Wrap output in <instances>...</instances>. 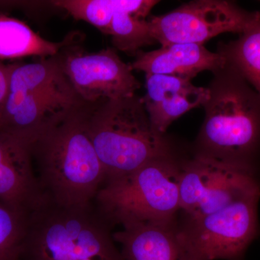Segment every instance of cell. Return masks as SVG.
Wrapping results in <instances>:
<instances>
[{
  "label": "cell",
  "mask_w": 260,
  "mask_h": 260,
  "mask_svg": "<svg viewBox=\"0 0 260 260\" xmlns=\"http://www.w3.org/2000/svg\"><path fill=\"white\" fill-rule=\"evenodd\" d=\"M75 44L76 40L65 46L58 55L64 75L83 102L93 105L136 95L140 83L116 50L108 48L90 54Z\"/></svg>",
  "instance_id": "obj_8"
},
{
  "label": "cell",
  "mask_w": 260,
  "mask_h": 260,
  "mask_svg": "<svg viewBox=\"0 0 260 260\" xmlns=\"http://www.w3.org/2000/svg\"><path fill=\"white\" fill-rule=\"evenodd\" d=\"M227 64L225 56L208 51L203 45L174 44L157 50L140 51L134 62L133 70L145 75H165L191 80L200 72L218 70Z\"/></svg>",
  "instance_id": "obj_14"
},
{
  "label": "cell",
  "mask_w": 260,
  "mask_h": 260,
  "mask_svg": "<svg viewBox=\"0 0 260 260\" xmlns=\"http://www.w3.org/2000/svg\"><path fill=\"white\" fill-rule=\"evenodd\" d=\"M253 13L221 0H200L148 20L150 32L162 47L174 44L203 45L223 32L242 34Z\"/></svg>",
  "instance_id": "obj_9"
},
{
  "label": "cell",
  "mask_w": 260,
  "mask_h": 260,
  "mask_svg": "<svg viewBox=\"0 0 260 260\" xmlns=\"http://www.w3.org/2000/svg\"><path fill=\"white\" fill-rule=\"evenodd\" d=\"M28 216L0 202V260H20Z\"/></svg>",
  "instance_id": "obj_19"
},
{
  "label": "cell",
  "mask_w": 260,
  "mask_h": 260,
  "mask_svg": "<svg viewBox=\"0 0 260 260\" xmlns=\"http://www.w3.org/2000/svg\"><path fill=\"white\" fill-rule=\"evenodd\" d=\"M146 94L142 97L155 131L164 135L173 121L211 99L210 89L197 87L191 80L165 75H145Z\"/></svg>",
  "instance_id": "obj_13"
},
{
  "label": "cell",
  "mask_w": 260,
  "mask_h": 260,
  "mask_svg": "<svg viewBox=\"0 0 260 260\" xmlns=\"http://www.w3.org/2000/svg\"><path fill=\"white\" fill-rule=\"evenodd\" d=\"M113 233L123 260H198L176 218L126 222Z\"/></svg>",
  "instance_id": "obj_11"
},
{
  "label": "cell",
  "mask_w": 260,
  "mask_h": 260,
  "mask_svg": "<svg viewBox=\"0 0 260 260\" xmlns=\"http://www.w3.org/2000/svg\"><path fill=\"white\" fill-rule=\"evenodd\" d=\"M75 39L69 37L61 42H49L21 20L0 15V61L26 56L50 57Z\"/></svg>",
  "instance_id": "obj_15"
},
{
  "label": "cell",
  "mask_w": 260,
  "mask_h": 260,
  "mask_svg": "<svg viewBox=\"0 0 260 260\" xmlns=\"http://www.w3.org/2000/svg\"><path fill=\"white\" fill-rule=\"evenodd\" d=\"M221 54L251 84L260 98V11L253 13L239 39L231 43Z\"/></svg>",
  "instance_id": "obj_17"
},
{
  "label": "cell",
  "mask_w": 260,
  "mask_h": 260,
  "mask_svg": "<svg viewBox=\"0 0 260 260\" xmlns=\"http://www.w3.org/2000/svg\"><path fill=\"white\" fill-rule=\"evenodd\" d=\"M258 190L260 181L254 168L201 154L181 164L180 210L188 219L213 213Z\"/></svg>",
  "instance_id": "obj_6"
},
{
  "label": "cell",
  "mask_w": 260,
  "mask_h": 260,
  "mask_svg": "<svg viewBox=\"0 0 260 260\" xmlns=\"http://www.w3.org/2000/svg\"><path fill=\"white\" fill-rule=\"evenodd\" d=\"M88 107L75 111L30 145L43 194L62 206L92 204L105 182V172L87 133Z\"/></svg>",
  "instance_id": "obj_1"
},
{
  "label": "cell",
  "mask_w": 260,
  "mask_h": 260,
  "mask_svg": "<svg viewBox=\"0 0 260 260\" xmlns=\"http://www.w3.org/2000/svg\"><path fill=\"white\" fill-rule=\"evenodd\" d=\"M260 190L238 198L216 211L188 219L182 226L198 260H243L259 232Z\"/></svg>",
  "instance_id": "obj_7"
},
{
  "label": "cell",
  "mask_w": 260,
  "mask_h": 260,
  "mask_svg": "<svg viewBox=\"0 0 260 260\" xmlns=\"http://www.w3.org/2000/svg\"><path fill=\"white\" fill-rule=\"evenodd\" d=\"M20 260H123L94 203L62 206L45 198L29 214Z\"/></svg>",
  "instance_id": "obj_2"
},
{
  "label": "cell",
  "mask_w": 260,
  "mask_h": 260,
  "mask_svg": "<svg viewBox=\"0 0 260 260\" xmlns=\"http://www.w3.org/2000/svg\"><path fill=\"white\" fill-rule=\"evenodd\" d=\"M13 64H4L0 61V126H1L2 116H3V109L8 91H9L10 77L11 73Z\"/></svg>",
  "instance_id": "obj_20"
},
{
  "label": "cell",
  "mask_w": 260,
  "mask_h": 260,
  "mask_svg": "<svg viewBox=\"0 0 260 260\" xmlns=\"http://www.w3.org/2000/svg\"><path fill=\"white\" fill-rule=\"evenodd\" d=\"M200 133L201 155L253 167L251 159L260 144V103L243 86L223 89L206 104Z\"/></svg>",
  "instance_id": "obj_5"
},
{
  "label": "cell",
  "mask_w": 260,
  "mask_h": 260,
  "mask_svg": "<svg viewBox=\"0 0 260 260\" xmlns=\"http://www.w3.org/2000/svg\"><path fill=\"white\" fill-rule=\"evenodd\" d=\"M44 199L30 148L0 133V202L12 209L30 214Z\"/></svg>",
  "instance_id": "obj_12"
},
{
  "label": "cell",
  "mask_w": 260,
  "mask_h": 260,
  "mask_svg": "<svg viewBox=\"0 0 260 260\" xmlns=\"http://www.w3.org/2000/svg\"><path fill=\"white\" fill-rule=\"evenodd\" d=\"M85 105L71 84L51 89L9 86L0 133L30 148L39 137Z\"/></svg>",
  "instance_id": "obj_10"
},
{
  "label": "cell",
  "mask_w": 260,
  "mask_h": 260,
  "mask_svg": "<svg viewBox=\"0 0 260 260\" xmlns=\"http://www.w3.org/2000/svg\"><path fill=\"white\" fill-rule=\"evenodd\" d=\"M85 125L105 172V181L135 172L155 159L171 156L169 143L154 129L142 98L137 95L89 105Z\"/></svg>",
  "instance_id": "obj_3"
},
{
  "label": "cell",
  "mask_w": 260,
  "mask_h": 260,
  "mask_svg": "<svg viewBox=\"0 0 260 260\" xmlns=\"http://www.w3.org/2000/svg\"><path fill=\"white\" fill-rule=\"evenodd\" d=\"M153 0H60L54 2L77 20L91 24L104 34L109 35L113 18L121 10L145 19L158 3Z\"/></svg>",
  "instance_id": "obj_16"
},
{
  "label": "cell",
  "mask_w": 260,
  "mask_h": 260,
  "mask_svg": "<svg viewBox=\"0 0 260 260\" xmlns=\"http://www.w3.org/2000/svg\"><path fill=\"white\" fill-rule=\"evenodd\" d=\"M109 35L116 49L132 55H137L142 47L155 42L150 32L148 20L126 10L117 12L114 15Z\"/></svg>",
  "instance_id": "obj_18"
},
{
  "label": "cell",
  "mask_w": 260,
  "mask_h": 260,
  "mask_svg": "<svg viewBox=\"0 0 260 260\" xmlns=\"http://www.w3.org/2000/svg\"><path fill=\"white\" fill-rule=\"evenodd\" d=\"M181 164L155 159L135 172L104 183L94 205L110 223L166 220L180 210Z\"/></svg>",
  "instance_id": "obj_4"
}]
</instances>
